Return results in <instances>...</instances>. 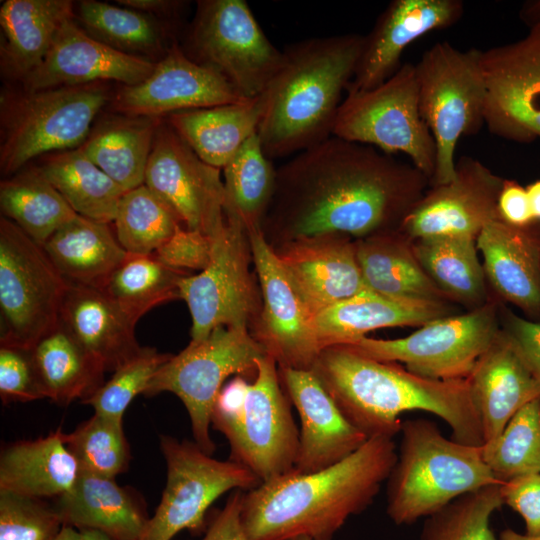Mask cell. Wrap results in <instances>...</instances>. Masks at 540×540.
I'll return each instance as SVG.
<instances>
[{"instance_id":"6da1fadb","label":"cell","mask_w":540,"mask_h":540,"mask_svg":"<svg viewBox=\"0 0 540 540\" xmlns=\"http://www.w3.org/2000/svg\"><path fill=\"white\" fill-rule=\"evenodd\" d=\"M429 186L411 162L330 136L276 170L261 230L271 247L321 234L357 240L398 230Z\"/></svg>"},{"instance_id":"7a4b0ae2","label":"cell","mask_w":540,"mask_h":540,"mask_svg":"<svg viewBox=\"0 0 540 540\" xmlns=\"http://www.w3.org/2000/svg\"><path fill=\"white\" fill-rule=\"evenodd\" d=\"M311 370L345 418L368 439H393L401 431L400 415L421 410L445 421L453 440L484 444L468 378L421 377L397 362L375 360L344 345L322 349Z\"/></svg>"},{"instance_id":"3957f363","label":"cell","mask_w":540,"mask_h":540,"mask_svg":"<svg viewBox=\"0 0 540 540\" xmlns=\"http://www.w3.org/2000/svg\"><path fill=\"white\" fill-rule=\"evenodd\" d=\"M393 439L370 438L325 469H294L243 495L241 519L250 540H333L353 515L364 511L396 462Z\"/></svg>"},{"instance_id":"277c9868","label":"cell","mask_w":540,"mask_h":540,"mask_svg":"<svg viewBox=\"0 0 540 540\" xmlns=\"http://www.w3.org/2000/svg\"><path fill=\"white\" fill-rule=\"evenodd\" d=\"M364 38L356 33L315 37L283 51L281 67L261 95L257 135L268 158L299 153L332 136Z\"/></svg>"},{"instance_id":"5b68a950","label":"cell","mask_w":540,"mask_h":540,"mask_svg":"<svg viewBox=\"0 0 540 540\" xmlns=\"http://www.w3.org/2000/svg\"><path fill=\"white\" fill-rule=\"evenodd\" d=\"M400 432L399 453L387 479L386 512L395 524H412L463 494L502 484L481 447L447 439L434 422L409 419Z\"/></svg>"},{"instance_id":"8992f818","label":"cell","mask_w":540,"mask_h":540,"mask_svg":"<svg viewBox=\"0 0 540 540\" xmlns=\"http://www.w3.org/2000/svg\"><path fill=\"white\" fill-rule=\"evenodd\" d=\"M211 426L226 437L230 460L249 468L261 482L294 469L299 430L273 358L258 360L253 381L235 376L223 386Z\"/></svg>"},{"instance_id":"52a82bcc","label":"cell","mask_w":540,"mask_h":540,"mask_svg":"<svg viewBox=\"0 0 540 540\" xmlns=\"http://www.w3.org/2000/svg\"><path fill=\"white\" fill-rule=\"evenodd\" d=\"M110 99L103 83L29 91L0 97V170L17 173L34 158L80 147Z\"/></svg>"},{"instance_id":"ba28073f","label":"cell","mask_w":540,"mask_h":540,"mask_svg":"<svg viewBox=\"0 0 540 540\" xmlns=\"http://www.w3.org/2000/svg\"><path fill=\"white\" fill-rule=\"evenodd\" d=\"M419 107L437 149L430 186L455 177V151L462 137L485 125V84L480 49L460 50L448 41L436 42L415 64Z\"/></svg>"},{"instance_id":"9c48e42d","label":"cell","mask_w":540,"mask_h":540,"mask_svg":"<svg viewBox=\"0 0 540 540\" xmlns=\"http://www.w3.org/2000/svg\"><path fill=\"white\" fill-rule=\"evenodd\" d=\"M264 356L248 329L220 326L172 355L143 395L175 394L189 415L194 442L212 455L216 445L210 435L211 414L221 389L231 376L253 381L257 362Z\"/></svg>"},{"instance_id":"30bf717a","label":"cell","mask_w":540,"mask_h":540,"mask_svg":"<svg viewBox=\"0 0 540 540\" xmlns=\"http://www.w3.org/2000/svg\"><path fill=\"white\" fill-rule=\"evenodd\" d=\"M184 47L191 60L217 72L244 100L259 98L284 60L245 0L198 1Z\"/></svg>"},{"instance_id":"8fae6325","label":"cell","mask_w":540,"mask_h":540,"mask_svg":"<svg viewBox=\"0 0 540 540\" xmlns=\"http://www.w3.org/2000/svg\"><path fill=\"white\" fill-rule=\"evenodd\" d=\"M332 136L390 155L402 153L431 181L437 149L420 112L415 64H402L391 78L371 90L347 93Z\"/></svg>"},{"instance_id":"7c38bea8","label":"cell","mask_w":540,"mask_h":540,"mask_svg":"<svg viewBox=\"0 0 540 540\" xmlns=\"http://www.w3.org/2000/svg\"><path fill=\"white\" fill-rule=\"evenodd\" d=\"M69 282L43 247L0 219L1 345L31 349L60 323Z\"/></svg>"},{"instance_id":"4fadbf2b","label":"cell","mask_w":540,"mask_h":540,"mask_svg":"<svg viewBox=\"0 0 540 540\" xmlns=\"http://www.w3.org/2000/svg\"><path fill=\"white\" fill-rule=\"evenodd\" d=\"M223 229L213 239L209 265L179 283L180 299L188 306L191 340L207 337L220 326L255 328L262 310V294L248 231L228 213Z\"/></svg>"},{"instance_id":"5bb4252c","label":"cell","mask_w":540,"mask_h":540,"mask_svg":"<svg viewBox=\"0 0 540 540\" xmlns=\"http://www.w3.org/2000/svg\"><path fill=\"white\" fill-rule=\"evenodd\" d=\"M499 309L498 302L489 299L465 313L430 321L406 337L364 336L344 346L375 360L403 363L421 377L467 379L501 330Z\"/></svg>"},{"instance_id":"9a60e30c","label":"cell","mask_w":540,"mask_h":540,"mask_svg":"<svg viewBox=\"0 0 540 540\" xmlns=\"http://www.w3.org/2000/svg\"><path fill=\"white\" fill-rule=\"evenodd\" d=\"M160 449L167 466L161 500L140 540H172L183 530L200 533L209 507L230 490H252L262 482L249 468L221 461L195 442L162 435Z\"/></svg>"},{"instance_id":"2e32d148","label":"cell","mask_w":540,"mask_h":540,"mask_svg":"<svg viewBox=\"0 0 540 540\" xmlns=\"http://www.w3.org/2000/svg\"><path fill=\"white\" fill-rule=\"evenodd\" d=\"M521 39L480 50L485 84L484 120L502 139H540V22Z\"/></svg>"},{"instance_id":"e0dca14e","label":"cell","mask_w":540,"mask_h":540,"mask_svg":"<svg viewBox=\"0 0 540 540\" xmlns=\"http://www.w3.org/2000/svg\"><path fill=\"white\" fill-rule=\"evenodd\" d=\"M144 185L160 197L182 225L214 238L225 226L226 194L221 169L201 160L167 124H160Z\"/></svg>"},{"instance_id":"ac0fdd59","label":"cell","mask_w":540,"mask_h":540,"mask_svg":"<svg viewBox=\"0 0 540 540\" xmlns=\"http://www.w3.org/2000/svg\"><path fill=\"white\" fill-rule=\"evenodd\" d=\"M262 310L251 332L278 367L310 370L321 352L313 314L296 292L261 230L248 232Z\"/></svg>"},{"instance_id":"d6986e66","label":"cell","mask_w":540,"mask_h":540,"mask_svg":"<svg viewBox=\"0 0 540 540\" xmlns=\"http://www.w3.org/2000/svg\"><path fill=\"white\" fill-rule=\"evenodd\" d=\"M503 182L480 160L461 156L455 177L429 186L398 230L411 240L446 235L477 238L485 225L500 219L498 197Z\"/></svg>"},{"instance_id":"ffe728a7","label":"cell","mask_w":540,"mask_h":540,"mask_svg":"<svg viewBox=\"0 0 540 540\" xmlns=\"http://www.w3.org/2000/svg\"><path fill=\"white\" fill-rule=\"evenodd\" d=\"M243 101L248 100L222 76L191 60L173 43L146 79L117 91L112 107L123 115L161 118L181 111Z\"/></svg>"},{"instance_id":"44dd1931","label":"cell","mask_w":540,"mask_h":540,"mask_svg":"<svg viewBox=\"0 0 540 540\" xmlns=\"http://www.w3.org/2000/svg\"><path fill=\"white\" fill-rule=\"evenodd\" d=\"M464 15L461 0H393L365 35L347 93L371 90L401 67L404 50L423 35L450 28Z\"/></svg>"},{"instance_id":"7402d4cb","label":"cell","mask_w":540,"mask_h":540,"mask_svg":"<svg viewBox=\"0 0 540 540\" xmlns=\"http://www.w3.org/2000/svg\"><path fill=\"white\" fill-rule=\"evenodd\" d=\"M272 248L313 316L369 291L358 265L355 239L350 236L331 233L301 237Z\"/></svg>"},{"instance_id":"603a6c76","label":"cell","mask_w":540,"mask_h":540,"mask_svg":"<svg viewBox=\"0 0 540 540\" xmlns=\"http://www.w3.org/2000/svg\"><path fill=\"white\" fill-rule=\"evenodd\" d=\"M154 66L93 38L71 19L56 35L42 63L20 84L29 91L106 81L133 86L146 79Z\"/></svg>"},{"instance_id":"cb8c5ba5","label":"cell","mask_w":540,"mask_h":540,"mask_svg":"<svg viewBox=\"0 0 540 540\" xmlns=\"http://www.w3.org/2000/svg\"><path fill=\"white\" fill-rule=\"evenodd\" d=\"M278 371L301 422L295 471L311 473L330 467L368 440L345 418L311 369L278 367Z\"/></svg>"},{"instance_id":"d4e9b609","label":"cell","mask_w":540,"mask_h":540,"mask_svg":"<svg viewBox=\"0 0 540 540\" xmlns=\"http://www.w3.org/2000/svg\"><path fill=\"white\" fill-rule=\"evenodd\" d=\"M536 223L521 228L501 219L489 222L476 238L486 280L500 299L540 321V235Z\"/></svg>"},{"instance_id":"484cf974","label":"cell","mask_w":540,"mask_h":540,"mask_svg":"<svg viewBox=\"0 0 540 540\" xmlns=\"http://www.w3.org/2000/svg\"><path fill=\"white\" fill-rule=\"evenodd\" d=\"M484 443L498 437L509 420L540 396V384L502 328L468 377Z\"/></svg>"},{"instance_id":"4316f807","label":"cell","mask_w":540,"mask_h":540,"mask_svg":"<svg viewBox=\"0 0 540 540\" xmlns=\"http://www.w3.org/2000/svg\"><path fill=\"white\" fill-rule=\"evenodd\" d=\"M53 505L63 525L99 531L114 540H140L150 518L132 489L120 486L114 478L85 471Z\"/></svg>"},{"instance_id":"83f0119b","label":"cell","mask_w":540,"mask_h":540,"mask_svg":"<svg viewBox=\"0 0 540 540\" xmlns=\"http://www.w3.org/2000/svg\"><path fill=\"white\" fill-rule=\"evenodd\" d=\"M60 321L106 371L114 372L142 348L136 322L103 289L69 283Z\"/></svg>"},{"instance_id":"f1b7e54d","label":"cell","mask_w":540,"mask_h":540,"mask_svg":"<svg viewBox=\"0 0 540 540\" xmlns=\"http://www.w3.org/2000/svg\"><path fill=\"white\" fill-rule=\"evenodd\" d=\"M456 313L450 302L398 300L365 291L321 310L313 324L322 350L349 344L372 330L422 326Z\"/></svg>"},{"instance_id":"f546056e","label":"cell","mask_w":540,"mask_h":540,"mask_svg":"<svg viewBox=\"0 0 540 540\" xmlns=\"http://www.w3.org/2000/svg\"><path fill=\"white\" fill-rule=\"evenodd\" d=\"M70 0H6L0 8L1 75L22 83L44 60L62 26L74 19Z\"/></svg>"},{"instance_id":"4dcf8cb0","label":"cell","mask_w":540,"mask_h":540,"mask_svg":"<svg viewBox=\"0 0 540 540\" xmlns=\"http://www.w3.org/2000/svg\"><path fill=\"white\" fill-rule=\"evenodd\" d=\"M79 473L61 427L45 437L11 443L0 454V490L24 496L57 498L71 490Z\"/></svg>"},{"instance_id":"1f68e13d","label":"cell","mask_w":540,"mask_h":540,"mask_svg":"<svg viewBox=\"0 0 540 540\" xmlns=\"http://www.w3.org/2000/svg\"><path fill=\"white\" fill-rule=\"evenodd\" d=\"M355 245L369 291L398 300L452 303L420 265L413 240L399 230L357 239Z\"/></svg>"},{"instance_id":"d6a6232c","label":"cell","mask_w":540,"mask_h":540,"mask_svg":"<svg viewBox=\"0 0 540 540\" xmlns=\"http://www.w3.org/2000/svg\"><path fill=\"white\" fill-rule=\"evenodd\" d=\"M41 246L69 283L99 289L128 255L109 224L78 214Z\"/></svg>"},{"instance_id":"836d02e7","label":"cell","mask_w":540,"mask_h":540,"mask_svg":"<svg viewBox=\"0 0 540 540\" xmlns=\"http://www.w3.org/2000/svg\"><path fill=\"white\" fill-rule=\"evenodd\" d=\"M263 114L261 96L254 100L173 113L168 125L205 163L223 169L257 133Z\"/></svg>"},{"instance_id":"e575fe53","label":"cell","mask_w":540,"mask_h":540,"mask_svg":"<svg viewBox=\"0 0 540 540\" xmlns=\"http://www.w3.org/2000/svg\"><path fill=\"white\" fill-rule=\"evenodd\" d=\"M160 118L120 115L91 129L80 146L87 157L125 191L144 184Z\"/></svg>"},{"instance_id":"d590c367","label":"cell","mask_w":540,"mask_h":540,"mask_svg":"<svg viewBox=\"0 0 540 540\" xmlns=\"http://www.w3.org/2000/svg\"><path fill=\"white\" fill-rule=\"evenodd\" d=\"M31 353L45 399L66 406L85 401L105 382L104 367L59 323Z\"/></svg>"},{"instance_id":"8d00e7d4","label":"cell","mask_w":540,"mask_h":540,"mask_svg":"<svg viewBox=\"0 0 540 540\" xmlns=\"http://www.w3.org/2000/svg\"><path fill=\"white\" fill-rule=\"evenodd\" d=\"M415 255L430 279L452 303L475 309L490 298L476 238L462 235L413 240Z\"/></svg>"},{"instance_id":"74e56055","label":"cell","mask_w":540,"mask_h":540,"mask_svg":"<svg viewBox=\"0 0 540 540\" xmlns=\"http://www.w3.org/2000/svg\"><path fill=\"white\" fill-rule=\"evenodd\" d=\"M76 214L113 223L125 190L102 171L80 147L55 152L38 166Z\"/></svg>"},{"instance_id":"f35d334b","label":"cell","mask_w":540,"mask_h":540,"mask_svg":"<svg viewBox=\"0 0 540 540\" xmlns=\"http://www.w3.org/2000/svg\"><path fill=\"white\" fill-rule=\"evenodd\" d=\"M0 208L40 245L77 215L38 166L1 181Z\"/></svg>"},{"instance_id":"ab89813d","label":"cell","mask_w":540,"mask_h":540,"mask_svg":"<svg viewBox=\"0 0 540 540\" xmlns=\"http://www.w3.org/2000/svg\"><path fill=\"white\" fill-rule=\"evenodd\" d=\"M223 170L226 213L238 218L246 230L259 229L271 204L276 170L254 134Z\"/></svg>"},{"instance_id":"60d3db41","label":"cell","mask_w":540,"mask_h":540,"mask_svg":"<svg viewBox=\"0 0 540 540\" xmlns=\"http://www.w3.org/2000/svg\"><path fill=\"white\" fill-rule=\"evenodd\" d=\"M188 275L165 265L154 253H128L103 290L137 323L154 307L180 299L179 283Z\"/></svg>"},{"instance_id":"b9f144b4","label":"cell","mask_w":540,"mask_h":540,"mask_svg":"<svg viewBox=\"0 0 540 540\" xmlns=\"http://www.w3.org/2000/svg\"><path fill=\"white\" fill-rule=\"evenodd\" d=\"M77 17L93 38L127 54L165 53L166 33L150 15L95 0L80 1Z\"/></svg>"},{"instance_id":"7bdbcfd3","label":"cell","mask_w":540,"mask_h":540,"mask_svg":"<svg viewBox=\"0 0 540 540\" xmlns=\"http://www.w3.org/2000/svg\"><path fill=\"white\" fill-rule=\"evenodd\" d=\"M115 235L129 254H152L182 225L175 212L146 185L126 191L115 219Z\"/></svg>"},{"instance_id":"ee69618b","label":"cell","mask_w":540,"mask_h":540,"mask_svg":"<svg viewBox=\"0 0 540 540\" xmlns=\"http://www.w3.org/2000/svg\"><path fill=\"white\" fill-rule=\"evenodd\" d=\"M481 451L500 483L540 473V396L525 404Z\"/></svg>"},{"instance_id":"f6af8a7d","label":"cell","mask_w":540,"mask_h":540,"mask_svg":"<svg viewBox=\"0 0 540 540\" xmlns=\"http://www.w3.org/2000/svg\"><path fill=\"white\" fill-rule=\"evenodd\" d=\"M500 485L463 494L426 517L420 540H496L490 519L504 505Z\"/></svg>"},{"instance_id":"bcb514c9","label":"cell","mask_w":540,"mask_h":540,"mask_svg":"<svg viewBox=\"0 0 540 540\" xmlns=\"http://www.w3.org/2000/svg\"><path fill=\"white\" fill-rule=\"evenodd\" d=\"M66 444L80 471L115 479L130 463L131 451L123 420L94 413L66 433Z\"/></svg>"},{"instance_id":"7dc6e473","label":"cell","mask_w":540,"mask_h":540,"mask_svg":"<svg viewBox=\"0 0 540 540\" xmlns=\"http://www.w3.org/2000/svg\"><path fill=\"white\" fill-rule=\"evenodd\" d=\"M171 357L172 354L161 353L156 348L142 347L82 403L90 405L94 413L123 420L130 403L137 395L144 394L153 377Z\"/></svg>"},{"instance_id":"c3c4849f","label":"cell","mask_w":540,"mask_h":540,"mask_svg":"<svg viewBox=\"0 0 540 540\" xmlns=\"http://www.w3.org/2000/svg\"><path fill=\"white\" fill-rule=\"evenodd\" d=\"M63 526L44 499L0 490V540H54Z\"/></svg>"},{"instance_id":"681fc988","label":"cell","mask_w":540,"mask_h":540,"mask_svg":"<svg viewBox=\"0 0 540 540\" xmlns=\"http://www.w3.org/2000/svg\"><path fill=\"white\" fill-rule=\"evenodd\" d=\"M0 397L3 403L45 399L31 349L0 346Z\"/></svg>"},{"instance_id":"f907efd6","label":"cell","mask_w":540,"mask_h":540,"mask_svg":"<svg viewBox=\"0 0 540 540\" xmlns=\"http://www.w3.org/2000/svg\"><path fill=\"white\" fill-rule=\"evenodd\" d=\"M213 239L200 231L180 225L154 254L171 268L186 272L189 270L201 272L211 261Z\"/></svg>"},{"instance_id":"816d5d0a","label":"cell","mask_w":540,"mask_h":540,"mask_svg":"<svg viewBox=\"0 0 540 540\" xmlns=\"http://www.w3.org/2000/svg\"><path fill=\"white\" fill-rule=\"evenodd\" d=\"M504 504L517 512L525 523V533L540 535V473L515 477L500 485Z\"/></svg>"},{"instance_id":"f5cc1de1","label":"cell","mask_w":540,"mask_h":540,"mask_svg":"<svg viewBox=\"0 0 540 540\" xmlns=\"http://www.w3.org/2000/svg\"><path fill=\"white\" fill-rule=\"evenodd\" d=\"M501 313L503 332L540 384V322L522 318L510 310Z\"/></svg>"},{"instance_id":"db71d44e","label":"cell","mask_w":540,"mask_h":540,"mask_svg":"<svg viewBox=\"0 0 540 540\" xmlns=\"http://www.w3.org/2000/svg\"><path fill=\"white\" fill-rule=\"evenodd\" d=\"M243 495L240 489L230 495L201 540H250L241 519Z\"/></svg>"},{"instance_id":"11a10c76","label":"cell","mask_w":540,"mask_h":540,"mask_svg":"<svg viewBox=\"0 0 540 540\" xmlns=\"http://www.w3.org/2000/svg\"><path fill=\"white\" fill-rule=\"evenodd\" d=\"M498 214L502 221L516 227L539 223L533 218L526 187L512 179H504L498 197Z\"/></svg>"},{"instance_id":"9f6ffc18","label":"cell","mask_w":540,"mask_h":540,"mask_svg":"<svg viewBox=\"0 0 540 540\" xmlns=\"http://www.w3.org/2000/svg\"><path fill=\"white\" fill-rule=\"evenodd\" d=\"M119 5L141 13L152 15H173L178 13L184 6L183 1L174 0H117Z\"/></svg>"},{"instance_id":"6f0895ef","label":"cell","mask_w":540,"mask_h":540,"mask_svg":"<svg viewBox=\"0 0 540 540\" xmlns=\"http://www.w3.org/2000/svg\"><path fill=\"white\" fill-rule=\"evenodd\" d=\"M519 17L527 26L540 22V0L526 1L519 11Z\"/></svg>"},{"instance_id":"680465c9","label":"cell","mask_w":540,"mask_h":540,"mask_svg":"<svg viewBox=\"0 0 540 540\" xmlns=\"http://www.w3.org/2000/svg\"><path fill=\"white\" fill-rule=\"evenodd\" d=\"M526 191L533 218L540 223V178L531 182L526 187Z\"/></svg>"},{"instance_id":"91938a15","label":"cell","mask_w":540,"mask_h":540,"mask_svg":"<svg viewBox=\"0 0 540 540\" xmlns=\"http://www.w3.org/2000/svg\"><path fill=\"white\" fill-rule=\"evenodd\" d=\"M498 540H540V535L532 536L507 528L500 532Z\"/></svg>"},{"instance_id":"94428289","label":"cell","mask_w":540,"mask_h":540,"mask_svg":"<svg viewBox=\"0 0 540 540\" xmlns=\"http://www.w3.org/2000/svg\"><path fill=\"white\" fill-rule=\"evenodd\" d=\"M54 540H83L79 530L64 525Z\"/></svg>"},{"instance_id":"6125c7cd","label":"cell","mask_w":540,"mask_h":540,"mask_svg":"<svg viewBox=\"0 0 540 540\" xmlns=\"http://www.w3.org/2000/svg\"><path fill=\"white\" fill-rule=\"evenodd\" d=\"M82 534L83 540H114L107 535L94 530H83L80 531Z\"/></svg>"},{"instance_id":"be15d7a7","label":"cell","mask_w":540,"mask_h":540,"mask_svg":"<svg viewBox=\"0 0 540 540\" xmlns=\"http://www.w3.org/2000/svg\"><path fill=\"white\" fill-rule=\"evenodd\" d=\"M291 540H311V539L309 537H306V536H300V537L293 538Z\"/></svg>"}]
</instances>
